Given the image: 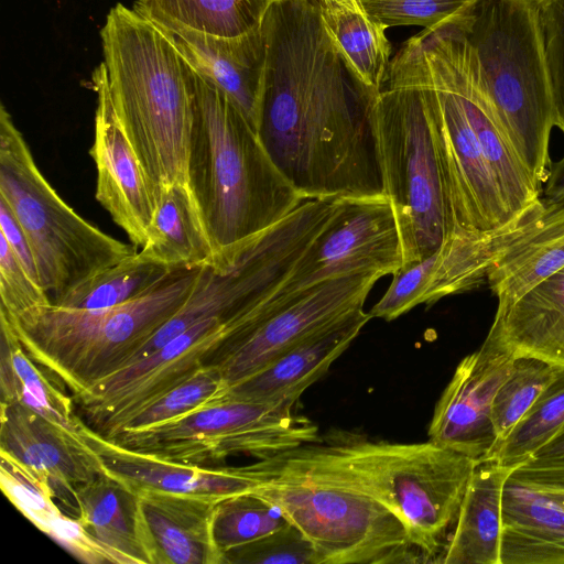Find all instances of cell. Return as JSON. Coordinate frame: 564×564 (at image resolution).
I'll return each mask as SVG.
<instances>
[{
  "label": "cell",
  "mask_w": 564,
  "mask_h": 564,
  "mask_svg": "<svg viewBox=\"0 0 564 564\" xmlns=\"http://www.w3.org/2000/svg\"><path fill=\"white\" fill-rule=\"evenodd\" d=\"M261 30L256 130L274 164L304 199L384 195L371 122L376 95L341 54L316 0L269 3Z\"/></svg>",
  "instance_id": "cell-1"
},
{
  "label": "cell",
  "mask_w": 564,
  "mask_h": 564,
  "mask_svg": "<svg viewBox=\"0 0 564 564\" xmlns=\"http://www.w3.org/2000/svg\"><path fill=\"white\" fill-rule=\"evenodd\" d=\"M478 464L431 441L405 444L356 438L306 444L254 466L261 473L296 475L372 497L398 517L430 561L445 547Z\"/></svg>",
  "instance_id": "cell-2"
},
{
  "label": "cell",
  "mask_w": 564,
  "mask_h": 564,
  "mask_svg": "<svg viewBox=\"0 0 564 564\" xmlns=\"http://www.w3.org/2000/svg\"><path fill=\"white\" fill-rule=\"evenodd\" d=\"M194 76L186 183L210 238L214 263L226 262L305 199L229 97L195 70Z\"/></svg>",
  "instance_id": "cell-3"
},
{
  "label": "cell",
  "mask_w": 564,
  "mask_h": 564,
  "mask_svg": "<svg viewBox=\"0 0 564 564\" xmlns=\"http://www.w3.org/2000/svg\"><path fill=\"white\" fill-rule=\"evenodd\" d=\"M100 39L117 117L154 196L186 183L194 69L158 25L122 3L108 12Z\"/></svg>",
  "instance_id": "cell-4"
},
{
  "label": "cell",
  "mask_w": 564,
  "mask_h": 564,
  "mask_svg": "<svg viewBox=\"0 0 564 564\" xmlns=\"http://www.w3.org/2000/svg\"><path fill=\"white\" fill-rule=\"evenodd\" d=\"M448 22L473 48L496 118L542 192L554 113L534 0H473Z\"/></svg>",
  "instance_id": "cell-5"
},
{
  "label": "cell",
  "mask_w": 564,
  "mask_h": 564,
  "mask_svg": "<svg viewBox=\"0 0 564 564\" xmlns=\"http://www.w3.org/2000/svg\"><path fill=\"white\" fill-rule=\"evenodd\" d=\"M200 268L174 270L149 293L115 307L76 310L50 303L15 318L7 316L29 356L56 375L75 399L129 364L186 301Z\"/></svg>",
  "instance_id": "cell-6"
},
{
  "label": "cell",
  "mask_w": 564,
  "mask_h": 564,
  "mask_svg": "<svg viewBox=\"0 0 564 564\" xmlns=\"http://www.w3.org/2000/svg\"><path fill=\"white\" fill-rule=\"evenodd\" d=\"M371 122L383 194L394 209L403 265L435 251L454 232L419 86L394 62L373 97Z\"/></svg>",
  "instance_id": "cell-7"
},
{
  "label": "cell",
  "mask_w": 564,
  "mask_h": 564,
  "mask_svg": "<svg viewBox=\"0 0 564 564\" xmlns=\"http://www.w3.org/2000/svg\"><path fill=\"white\" fill-rule=\"evenodd\" d=\"M0 198L23 227L40 283L52 303L135 251L79 216L51 186L3 104L0 106Z\"/></svg>",
  "instance_id": "cell-8"
},
{
  "label": "cell",
  "mask_w": 564,
  "mask_h": 564,
  "mask_svg": "<svg viewBox=\"0 0 564 564\" xmlns=\"http://www.w3.org/2000/svg\"><path fill=\"white\" fill-rule=\"evenodd\" d=\"M252 494L275 503L315 549L319 564L417 563L403 523L372 497L305 477L261 473Z\"/></svg>",
  "instance_id": "cell-9"
},
{
  "label": "cell",
  "mask_w": 564,
  "mask_h": 564,
  "mask_svg": "<svg viewBox=\"0 0 564 564\" xmlns=\"http://www.w3.org/2000/svg\"><path fill=\"white\" fill-rule=\"evenodd\" d=\"M392 61L422 91L454 232L491 230L517 218L455 88L417 36L406 40Z\"/></svg>",
  "instance_id": "cell-10"
},
{
  "label": "cell",
  "mask_w": 564,
  "mask_h": 564,
  "mask_svg": "<svg viewBox=\"0 0 564 564\" xmlns=\"http://www.w3.org/2000/svg\"><path fill=\"white\" fill-rule=\"evenodd\" d=\"M293 408L227 398L161 425L106 440L139 454L204 467L219 466L234 455L264 460L317 442V426Z\"/></svg>",
  "instance_id": "cell-11"
},
{
  "label": "cell",
  "mask_w": 564,
  "mask_h": 564,
  "mask_svg": "<svg viewBox=\"0 0 564 564\" xmlns=\"http://www.w3.org/2000/svg\"><path fill=\"white\" fill-rule=\"evenodd\" d=\"M563 215L564 207L541 197L502 227L453 232L427 257L401 267L369 314L392 321L417 305L479 288L502 258Z\"/></svg>",
  "instance_id": "cell-12"
},
{
  "label": "cell",
  "mask_w": 564,
  "mask_h": 564,
  "mask_svg": "<svg viewBox=\"0 0 564 564\" xmlns=\"http://www.w3.org/2000/svg\"><path fill=\"white\" fill-rule=\"evenodd\" d=\"M375 272L327 280L289 295L272 296L230 332L212 367L231 387L337 318L364 308L375 283Z\"/></svg>",
  "instance_id": "cell-13"
},
{
  "label": "cell",
  "mask_w": 564,
  "mask_h": 564,
  "mask_svg": "<svg viewBox=\"0 0 564 564\" xmlns=\"http://www.w3.org/2000/svg\"><path fill=\"white\" fill-rule=\"evenodd\" d=\"M402 263L400 232L389 198H338L328 221L273 296L350 274L393 275Z\"/></svg>",
  "instance_id": "cell-14"
},
{
  "label": "cell",
  "mask_w": 564,
  "mask_h": 564,
  "mask_svg": "<svg viewBox=\"0 0 564 564\" xmlns=\"http://www.w3.org/2000/svg\"><path fill=\"white\" fill-rule=\"evenodd\" d=\"M97 94L90 155L97 170L96 198L135 246L145 245L155 196L151 183L117 117L100 63L91 74Z\"/></svg>",
  "instance_id": "cell-15"
},
{
  "label": "cell",
  "mask_w": 564,
  "mask_h": 564,
  "mask_svg": "<svg viewBox=\"0 0 564 564\" xmlns=\"http://www.w3.org/2000/svg\"><path fill=\"white\" fill-rule=\"evenodd\" d=\"M513 359L486 341L464 357L435 405L429 441L484 462L498 443L492 403Z\"/></svg>",
  "instance_id": "cell-16"
},
{
  "label": "cell",
  "mask_w": 564,
  "mask_h": 564,
  "mask_svg": "<svg viewBox=\"0 0 564 564\" xmlns=\"http://www.w3.org/2000/svg\"><path fill=\"white\" fill-rule=\"evenodd\" d=\"M0 451L46 479L55 498L76 512V490L105 473L89 444L20 402L1 403Z\"/></svg>",
  "instance_id": "cell-17"
},
{
  "label": "cell",
  "mask_w": 564,
  "mask_h": 564,
  "mask_svg": "<svg viewBox=\"0 0 564 564\" xmlns=\"http://www.w3.org/2000/svg\"><path fill=\"white\" fill-rule=\"evenodd\" d=\"M139 13L158 25L189 66L225 93L256 129L265 63L261 23L241 35L220 36L163 15Z\"/></svg>",
  "instance_id": "cell-18"
},
{
  "label": "cell",
  "mask_w": 564,
  "mask_h": 564,
  "mask_svg": "<svg viewBox=\"0 0 564 564\" xmlns=\"http://www.w3.org/2000/svg\"><path fill=\"white\" fill-rule=\"evenodd\" d=\"M134 492L148 564H223L214 538L217 502L152 489Z\"/></svg>",
  "instance_id": "cell-19"
},
{
  "label": "cell",
  "mask_w": 564,
  "mask_h": 564,
  "mask_svg": "<svg viewBox=\"0 0 564 564\" xmlns=\"http://www.w3.org/2000/svg\"><path fill=\"white\" fill-rule=\"evenodd\" d=\"M88 444L104 469L131 490L152 489L220 502L249 494L263 479L251 465L197 466L160 459L117 446L90 429Z\"/></svg>",
  "instance_id": "cell-20"
},
{
  "label": "cell",
  "mask_w": 564,
  "mask_h": 564,
  "mask_svg": "<svg viewBox=\"0 0 564 564\" xmlns=\"http://www.w3.org/2000/svg\"><path fill=\"white\" fill-rule=\"evenodd\" d=\"M371 315L359 308L311 334L262 369L229 387L230 399L295 404L350 346Z\"/></svg>",
  "instance_id": "cell-21"
},
{
  "label": "cell",
  "mask_w": 564,
  "mask_h": 564,
  "mask_svg": "<svg viewBox=\"0 0 564 564\" xmlns=\"http://www.w3.org/2000/svg\"><path fill=\"white\" fill-rule=\"evenodd\" d=\"M484 341L513 358L534 357L564 368V268L498 305Z\"/></svg>",
  "instance_id": "cell-22"
},
{
  "label": "cell",
  "mask_w": 564,
  "mask_h": 564,
  "mask_svg": "<svg viewBox=\"0 0 564 564\" xmlns=\"http://www.w3.org/2000/svg\"><path fill=\"white\" fill-rule=\"evenodd\" d=\"M513 469L491 460L476 466L442 553V563L501 564L502 494Z\"/></svg>",
  "instance_id": "cell-23"
},
{
  "label": "cell",
  "mask_w": 564,
  "mask_h": 564,
  "mask_svg": "<svg viewBox=\"0 0 564 564\" xmlns=\"http://www.w3.org/2000/svg\"><path fill=\"white\" fill-rule=\"evenodd\" d=\"M0 333L1 403L20 402L88 444L90 427L75 411L67 387L29 356L13 324L1 312Z\"/></svg>",
  "instance_id": "cell-24"
},
{
  "label": "cell",
  "mask_w": 564,
  "mask_h": 564,
  "mask_svg": "<svg viewBox=\"0 0 564 564\" xmlns=\"http://www.w3.org/2000/svg\"><path fill=\"white\" fill-rule=\"evenodd\" d=\"M140 253L171 270L214 263L215 251L187 183H174L156 194Z\"/></svg>",
  "instance_id": "cell-25"
},
{
  "label": "cell",
  "mask_w": 564,
  "mask_h": 564,
  "mask_svg": "<svg viewBox=\"0 0 564 564\" xmlns=\"http://www.w3.org/2000/svg\"><path fill=\"white\" fill-rule=\"evenodd\" d=\"M77 518L111 563L148 564L140 542L137 494L106 471L75 494Z\"/></svg>",
  "instance_id": "cell-26"
},
{
  "label": "cell",
  "mask_w": 564,
  "mask_h": 564,
  "mask_svg": "<svg viewBox=\"0 0 564 564\" xmlns=\"http://www.w3.org/2000/svg\"><path fill=\"white\" fill-rule=\"evenodd\" d=\"M326 29L368 91L383 87L391 61L386 29L367 11L362 0H316Z\"/></svg>",
  "instance_id": "cell-27"
},
{
  "label": "cell",
  "mask_w": 564,
  "mask_h": 564,
  "mask_svg": "<svg viewBox=\"0 0 564 564\" xmlns=\"http://www.w3.org/2000/svg\"><path fill=\"white\" fill-rule=\"evenodd\" d=\"M564 268V215L547 224L502 258L488 273L487 284L505 305Z\"/></svg>",
  "instance_id": "cell-28"
},
{
  "label": "cell",
  "mask_w": 564,
  "mask_h": 564,
  "mask_svg": "<svg viewBox=\"0 0 564 564\" xmlns=\"http://www.w3.org/2000/svg\"><path fill=\"white\" fill-rule=\"evenodd\" d=\"M173 271L134 251L86 279L54 304L76 310L119 306L149 293Z\"/></svg>",
  "instance_id": "cell-29"
},
{
  "label": "cell",
  "mask_w": 564,
  "mask_h": 564,
  "mask_svg": "<svg viewBox=\"0 0 564 564\" xmlns=\"http://www.w3.org/2000/svg\"><path fill=\"white\" fill-rule=\"evenodd\" d=\"M268 6V0H138L133 9L200 32L237 36L257 28Z\"/></svg>",
  "instance_id": "cell-30"
},
{
  "label": "cell",
  "mask_w": 564,
  "mask_h": 564,
  "mask_svg": "<svg viewBox=\"0 0 564 564\" xmlns=\"http://www.w3.org/2000/svg\"><path fill=\"white\" fill-rule=\"evenodd\" d=\"M564 426V372L552 381L484 460L516 468Z\"/></svg>",
  "instance_id": "cell-31"
},
{
  "label": "cell",
  "mask_w": 564,
  "mask_h": 564,
  "mask_svg": "<svg viewBox=\"0 0 564 564\" xmlns=\"http://www.w3.org/2000/svg\"><path fill=\"white\" fill-rule=\"evenodd\" d=\"M282 510L252 492L218 502L214 514V538L219 550L249 544L289 525Z\"/></svg>",
  "instance_id": "cell-32"
},
{
  "label": "cell",
  "mask_w": 564,
  "mask_h": 564,
  "mask_svg": "<svg viewBox=\"0 0 564 564\" xmlns=\"http://www.w3.org/2000/svg\"><path fill=\"white\" fill-rule=\"evenodd\" d=\"M564 368L534 357H516L498 388L491 417L498 443L525 414L546 387ZM497 443V444H498Z\"/></svg>",
  "instance_id": "cell-33"
},
{
  "label": "cell",
  "mask_w": 564,
  "mask_h": 564,
  "mask_svg": "<svg viewBox=\"0 0 564 564\" xmlns=\"http://www.w3.org/2000/svg\"><path fill=\"white\" fill-rule=\"evenodd\" d=\"M228 391L229 386L219 370L215 367H204L193 377L139 411L115 435L121 432L148 430L195 412L227 399Z\"/></svg>",
  "instance_id": "cell-34"
},
{
  "label": "cell",
  "mask_w": 564,
  "mask_h": 564,
  "mask_svg": "<svg viewBox=\"0 0 564 564\" xmlns=\"http://www.w3.org/2000/svg\"><path fill=\"white\" fill-rule=\"evenodd\" d=\"M0 487L10 502L44 534L63 513L48 481L3 451H0Z\"/></svg>",
  "instance_id": "cell-35"
},
{
  "label": "cell",
  "mask_w": 564,
  "mask_h": 564,
  "mask_svg": "<svg viewBox=\"0 0 564 564\" xmlns=\"http://www.w3.org/2000/svg\"><path fill=\"white\" fill-rule=\"evenodd\" d=\"M502 525L564 539V508L541 490L509 476L502 494Z\"/></svg>",
  "instance_id": "cell-36"
},
{
  "label": "cell",
  "mask_w": 564,
  "mask_h": 564,
  "mask_svg": "<svg viewBox=\"0 0 564 564\" xmlns=\"http://www.w3.org/2000/svg\"><path fill=\"white\" fill-rule=\"evenodd\" d=\"M549 74L554 126L564 133V0H534Z\"/></svg>",
  "instance_id": "cell-37"
},
{
  "label": "cell",
  "mask_w": 564,
  "mask_h": 564,
  "mask_svg": "<svg viewBox=\"0 0 564 564\" xmlns=\"http://www.w3.org/2000/svg\"><path fill=\"white\" fill-rule=\"evenodd\" d=\"M225 563L319 564L312 543L293 524L224 553Z\"/></svg>",
  "instance_id": "cell-38"
},
{
  "label": "cell",
  "mask_w": 564,
  "mask_h": 564,
  "mask_svg": "<svg viewBox=\"0 0 564 564\" xmlns=\"http://www.w3.org/2000/svg\"><path fill=\"white\" fill-rule=\"evenodd\" d=\"M473 0H362L369 14L386 30L419 25L433 29L457 17Z\"/></svg>",
  "instance_id": "cell-39"
},
{
  "label": "cell",
  "mask_w": 564,
  "mask_h": 564,
  "mask_svg": "<svg viewBox=\"0 0 564 564\" xmlns=\"http://www.w3.org/2000/svg\"><path fill=\"white\" fill-rule=\"evenodd\" d=\"M0 312L10 318L52 303L43 286L29 274L2 236H0Z\"/></svg>",
  "instance_id": "cell-40"
},
{
  "label": "cell",
  "mask_w": 564,
  "mask_h": 564,
  "mask_svg": "<svg viewBox=\"0 0 564 564\" xmlns=\"http://www.w3.org/2000/svg\"><path fill=\"white\" fill-rule=\"evenodd\" d=\"M501 564H564V539L527 533L502 525Z\"/></svg>",
  "instance_id": "cell-41"
},
{
  "label": "cell",
  "mask_w": 564,
  "mask_h": 564,
  "mask_svg": "<svg viewBox=\"0 0 564 564\" xmlns=\"http://www.w3.org/2000/svg\"><path fill=\"white\" fill-rule=\"evenodd\" d=\"M510 477L535 488L564 489V426L550 442L518 465Z\"/></svg>",
  "instance_id": "cell-42"
},
{
  "label": "cell",
  "mask_w": 564,
  "mask_h": 564,
  "mask_svg": "<svg viewBox=\"0 0 564 564\" xmlns=\"http://www.w3.org/2000/svg\"><path fill=\"white\" fill-rule=\"evenodd\" d=\"M46 535L80 562L111 563L108 553L90 536L77 517L62 513Z\"/></svg>",
  "instance_id": "cell-43"
},
{
  "label": "cell",
  "mask_w": 564,
  "mask_h": 564,
  "mask_svg": "<svg viewBox=\"0 0 564 564\" xmlns=\"http://www.w3.org/2000/svg\"><path fill=\"white\" fill-rule=\"evenodd\" d=\"M0 236L6 239L11 250L29 274L40 283L37 268L29 238L23 227L2 198H0Z\"/></svg>",
  "instance_id": "cell-44"
},
{
  "label": "cell",
  "mask_w": 564,
  "mask_h": 564,
  "mask_svg": "<svg viewBox=\"0 0 564 564\" xmlns=\"http://www.w3.org/2000/svg\"><path fill=\"white\" fill-rule=\"evenodd\" d=\"M544 184L542 198L550 204L564 207V155L551 163Z\"/></svg>",
  "instance_id": "cell-45"
},
{
  "label": "cell",
  "mask_w": 564,
  "mask_h": 564,
  "mask_svg": "<svg viewBox=\"0 0 564 564\" xmlns=\"http://www.w3.org/2000/svg\"><path fill=\"white\" fill-rule=\"evenodd\" d=\"M536 489L544 492L550 499H552L558 506L564 508V489L563 488H536Z\"/></svg>",
  "instance_id": "cell-46"
},
{
  "label": "cell",
  "mask_w": 564,
  "mask_h": 564,
  "mask_svg": "<svg viewBox=\"0 0 564 564\" xmlns=\"http://www.w3.org/2000/svg\"><path fill=\"white\" fill-rule=\"evenodd\" d=\"M268 1H269V3H270V2H273V1H276V0H268Z\"/></svg>",
  "instance_id": "cell-47"
}]
</instances>
